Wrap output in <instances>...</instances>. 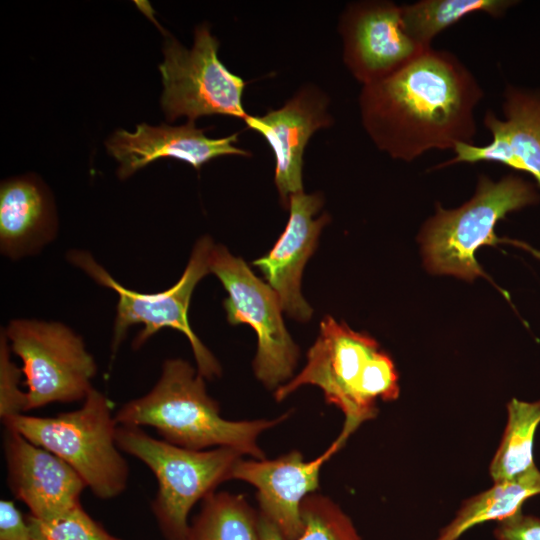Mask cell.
Returning a JSON list of instances; mask_svg holds the SVG:
<instances>
[{"label": "cell", "mask_w": 540, "mask_h": 540, "mask_svg": "<svg viewBox=\"0 0 540 540\" xmlns=\"http://www.w3.org/2000/svg\"><path fill=\"white\" fill-rule=\"evenodd\" d=\"M493 535L496 540H540V518L521 512L498 522Z\"/></svg>", "instance_id": "26"}, {"label": "cell", "mask_w": 540, "mask_h": 540, "mask_svg": "<svg viewBox=\"0 0 540 540\" xmlns=\"http://www.w3.org/2000/svg\"><path fill=\"white\" fill-rule=\"evenodd\" d=\"M304 529L295 540H362L351 518L331 498L312 493L301 504ZM261 540H283L260 516Z\"/></svg>", "instance_id": "23"}, {"label": "cell", "mask_w": 540, "mask_h": 540, "mask_svg": "<svg viewBox=\"0 0 540 540\" xmlns=\"http://www.w3.org/2000/svg\"><path fill=\"white\" fill-rule=\"evenodd\" d=\"M330 99L313 84L302 86L282 107L264 115H249L247 127L262 135L275 157V184L282 204L289 206L291 195L303 192V154L311 136L333 125Z\"/></svg>", "instance_id": "15"}, {"label": "cell", "mask_w": 540, "mask_h": 540, "mask_svg": "<svg viewBox=\"0 0 540 540\" xmlns=\"http://www.w3.org/2000/svg\"><path fill=\"white\" fill-rule=\"evenodd\" d=\"M324 203L319 193L299 192L289 198V219L273 248L252 264L260 269L276 292L282 309L291 318L307 321L312 308L301 293L304 266L317 247L322 228L330 221L327 213L315 218Z\"/></svg>", "instance_id": "16"}, {"label": "cell", "mask_w": 540, "mask_h": 540, "mask_svg": "<svg viewBox=\"0 0 540 540\" xmlns=\"http://www.w3.org/2000/svg\"><path fill=\"white\" fill-rule=\"evenodd\" d=\"M304 385L320 388L326 402L342 411L341 432L349 437L376 416L378 399L393 401L400 393L395 365L376 340L330 316L321 321L304 368L277 388L274 398L282 401Z\"/></svg>", "instance_id": "3"}, {"label": "cell", "mask_w": 540, "mask_h": 540, "mask_svg": "<svg viewBox=\"0 0 540 540\" xmlns=\"http://www.w3.org/2000/svg\"><path fill=\"white\" fill-rule=\"evenodd\" d=\"M484 90L453 53L433 47L376 82L363 85L365 132L382 152L411 162L432 150L474 144L475 109Z\"/></svg>", "instance_id": "1"}, {"label": "cell", "mask_w": 540, "mask_h": 540, "mask_svg": "<svg viewBox=\"0 0 540 540\" xmlns=\"http://www.w3.org/2000/svg\"><path fill=\"white\" fill-rule=\"evenodd\" d=\"M2 423L63 459L96 497L112 499L126 489L129 467L116 443L112 403L95 388L74 411L52 417L22 413Z\"/></svg>", "instance_id": "4"}, {"label": "cell", "mask_w": 540, "mask_h": 540, "mask_svg": "<svg viewBox=\"0 0 540 540\" xmlns=\"http://www.w3.org/2000/svg\"><path fill=\"white\" fill-rule=\"evenodd\" d=\"M516 3L513 0H420L401 5V10L407 34L423 49H430L438 34L466 16L485 13L500 18Z\"/></svg>", "instance_id": "21"}, {"label": "cell", "mask_w": 540, "mask_h": 540, "mask_svg": "<svg viewBox=\"0 0 540 540\" xmlns=\"http://www.w3.org/2000/svg\"><path fill=\"white\" fill-rule=\"evenodd\" d=\"M118 448L142 461L157 480L151 503L165 540H186L192 507L233 479L242 454L229 447L191 450L156 439L141 427L118 425Z\"/></svg>", "instance_id": "6"}, {"label": "cell", "mask_w": 540, "mask_h": 540, "mask_svg": "<svg viewBox=\"0 0 540 540\" xmlns=\"http://www.w3.org/2000/svg\"><path fill=\"white\" fill-rule=\"evenodd\" d=\"M22 361L26 411L50 403L83 401L92 390L97 365L80 335L55 321L18 318L3 329Z\"/></svg>", "instance_id": "8"}, {"label": "cell", "mask_w": 540, "mask_h": 540, "mask_svg": "<svg viewBox=\"0 0 540 540\" xmlns=\"http://www.w3.org/2000/svg\"><path fill=\"white\" fill-rule=\"evenodd\" d=\"M210 273L228 293L223 306L231 325L247 324L257 335L253 370L258 380L274 391L293 378L299 349L287 331L276 292L258 278L240 257L214 245Z\"/></svg>", "instance_id": "10"}, {"label": "cell", "mask_w": 540, "mask_h": 540, "mask_svg": "<svg viewBox=\"0 0 540 540\" xmlns=\"http://www.w3.org/2000/svg\"><path fill=\"white\" fill-rule=\"evenodd\" d=\"M186 540H261L259 512L242 494L214 491L202 500Z\"/></svg>", "instance_id": "20"}, {"label": "cell", "mask_w": 540, "mask_h": 540, "mask_svg": "<svg viewBox=\"0 0 540 540\" xmlns=\"http://www.w3.org/2000/svg\"><path fill=\"white\" fill-rule=\"evenodd\" d=\"M3 451L11 492L30 515L50 521L79 506L87 488L79 474L63 459L4 427Z\"/></svg>", "instance_id": "14"}, {"label": "cell", "mask_w": 540, "mask_h": 540, "mask_svg": "<svg viewBox=\"0 0 540 540\" xmlns=\"http://www.w3.org/2000/svg\"><path fill=\"white\" fill-rule=\"evenodd\" d=\"M501 119L485 112L484 127L491 140L486 145L457 144L454 156L437 164L494 162L530 174L540 186V91L507 84L503 91Z\"/></svg>", "instance_id": "13"}, {"label": "cell", "mask_w": 540, "mask_h": 540, "mask_svg": "<svg viewBox=\"0 0 540 540\" xmlns=\"http://www.w3.org/2000/svg\"><path fill=\"white\" fill-rule=\"evenodd\" d=\"M11 350L3 329L0 334V416L5 419L26 411V392L20 389L23 375L11 359Z\"/></svg>", "instance_id": "25"}, {"label": "cell", "mask_w": 540, "mask_h": 540, "mask_svg": "<svg viewBox=\"0 0 540 540\" xmlns=\"http://www.w3.org/2000/svg\"><path fill=\"white\" fill-rule=\"evenodd\" d=\"M338 30L344 64L362 86L389 76L429 50L410 38L401 5L392 1L349 3L340 16Z\"/></svg>", "instance_id": "11"}, {"label": "cell", "mask_w": 540, "mask_h": 540, "mask_svg": "<svg viewBox=\"0 0 540 540\" xmlns=\"http://www.w3.org/2000/svg\"><path fill=\"white\" fill-rule=\"evenodd\" d=\"M213 247V240L209 236L199 238L179 280L169 289L156 293H141L124 287L87 251L72 250L67 253L71 264L85 272L97 284L112 289L118 295L111 343L113 355L118 351L131 326L143 325L132 343L134 350L139 349L160 329L168 327L187 337L197 370L205 379L211 380L221 375L219 362L194 333L188 319L193 291L198 282L210 273Z\"/></svg>", "instance_id": "7"}, {"label": "cell", "mask_w": 540, "mask_h": 540, "mask_svg": "<svg viewBox=\"0 0 540 540\" xmlns=\"http://www.w3.org/2000/svg\"><path fill=\"white\" fill-rule=\"evenodd\" d=\"M238 133L222 138H209L204 129L188 121L181 126L138 124L134 132L115 131L106 141L107 151L119 162L117 175L124 180L139 169L160 158L182 160L199 170L212 159L250 152L234 145Z\"/></svg>", "instance_id": "17"}, {"label": "cell", "mask_w": 540, "mask_h": 540, "mask_svg": "<svg viewBox=\"0 0 540 540\" xmlns=\"http://www.w3.org/2000/svg\"><path fill=\"white\" fill-rule=\"evenodd\" d=\"M31 540H121L95 521L80 504L59 518L43 521L27 517Z\"/></svg>", "instance_id": "24"}, {"label": "cell", "mask_w": 540, "mask_h": 540, "mask_svg": "<svg viewBox=\"0 0 540 540\" xmlns=\"http://www.w3.org/2000/svg\"><path fill=\"white\" fill-rule=\"evenodd\" d=\"M348 438L340 432L325 452L311 461H305L297 450L271 460L241 458L234 468L233 479L254 486L259 515L277 529L283 540H295L304 529L303 500L318 489L322 466Z\"/></svg>", "instance_id": "12"}, {"label": "cell", "mask_w": 540, "mask_h": 540, "mask_svg": "<svg viewBox=\"0 0 540 540\" xmlns=\"http://www.w3.org/2000/svg\"><path fill=\"white\" fill-rule=\"evenodd\" d=\"M231 421L206 390L205 378L187 361L167 359L160 378L145 395L125 403L116 413L118 425L149 426L163 440L191 450L229 447L253 459H265L258 437L286 419Z\"/></svg>", "instance_id": "2"}, {"label": "cell", "mask_w": 540, "mask_h": 540, "mask_svg": "<svg viewBox=\"0 0 540 540\" xmlns=\"http://www.w3.org/2000/svg\"><path fill=\"white\" fill-rule=\"evenodd\" d=\"M538 494L540 470L536 466L517 477L494 482L491 488L464 501L435 540H458L477 525L514 517L521 513L525 501Z\"/></svg>", "instance_id": "19"}, {"label": "cell", "mask_w": 540, "mask_h": 540, "mask_svg": "<svg viewBox=\"0 0 540 540\" xmlns=\"http://www.w3.org/2000/svg\"><path fill=\"white\" fill-rule=\"evenodd\" d=\"M0 540H31L27 518L7 499L0 501Z\"/></svg>", "instance_id": "27"}, {"label": "cell", "mask_w": 540, "mask_h": 540, "mask_svg": "<svg viewBox=\"0 0 540 540\" xmlns=\"http://www.w3.org/2000/svg\"><path fill=\"white\" fill-rule=\"evenodd\" d=\"M219 45L207 23L195 28L191 49L166 33L159 70L161 106L169 121L183 116L190 122L215 114L242 120L248 116L242 104L246 84L221 62Z\"/></svg>", "instance_id": "9"}, {"label": "cell", "mask_w": 540, "mask_h": 540, "mask_svg": "<svg viewBox=\"0 0 540 540\" xmlns=\"http://www.w3.org/2000/svg\"><path fill=\"white\" fill-rule=\"evenodd\" d=\"M507 424L490 466L494 482L517 477L534 466L533 444L540 424V400L513 398L507 404Z\"/></svg>", "instance_id": "22"}, {"label": "cell", "mask_w": 540, "mask_h": 540, "mask_svg": "<svg viewBox=\"0 0 540 540\" xmlns=\"http://www.w3.org/2000/svg\"><path fill=\"white\" fill-rule=\"evenodd\" d=\"M539 200L535 187L516 175L498 181L480 175L474 195L455 209L436 205L435 214L423 225L419 241L425 267L434 274H448L472 281L486 277L475 258L484 245L503 240L495 226L507 214Z\"/></svg>", "instance_id": "5"}, {"label": "cell", "mask_w": 540, "mask_h": 540, "mask_svg": "<svg viewBox=\"0 0 540 540\" xmlns=\"http://www.w3.org/2000/svg\"><path fill=\"white\" fill-rule=\"evenodd\" d=\"M53 198L45 184L27 174L0 186V251L11 260L39 253L57 233Z\"/></svg>", "instance_id": "18"}]
</instances>
